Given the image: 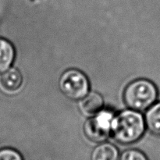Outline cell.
I'll return each mask as SVG.
<instances>
[{
    "label": "cell",
    "mask_w": 160,
    "mask_h": 160,
    "mask_svg": "<svg viewBox=\"0 0 160 160\" xmlns=\"http://www.w3.org/2000/svg\"><path fill=\"white\" fill-rule=\"evenodd\" d=\"M146 128L142 114L134 109H126L114 116L111 124V134L122 145L138 142L143 136Z\"/></svg>",
    "instance_id": "obj_1"
},
{
    "label": "cell",
    "mask_w": 160,
    "mask_h": 160,
    "mask_svg": "<svg viewBox=\"0 0 160 160\" xmlns=\"http://www.w3.org/2000/svg\"><path fill=\"white\" fill-rule=\"evenodd\" d=\"M158 98V90L152 81L138 79L128 85L123 93L125 104L129 109L142 112L152 106Z\"/></svg>",
    "instance_id": "obj_2"
},
{
    "label": "cell",
    "mask_w": 160,
    "mask_h": 160,
    "mask_svg": "<svg viewBox=\"0 0 160 160\" xmlns=\"http://www.w3.org/2000/svg\"><path fill=\"white\" fill-rule=\"evenodd\" d=\"M59 88L62 93L72 100H81L89 92L90 84L84 73L76 69L64 72L59 79Z\"/></svg>",
    "instance_id": "obj_3"
},
{
    "label": "cell",
    "mask_w": 160,
    "mask_h": 160,
    "mask_svg": "<svg viewBox=\"0 0 160 160\" xmlns=\"http://www.w3.org/2000/svg\"><path fill=\"white\" fill-rule=\"evenodd\" d=\"M115 114L109 110H102L91 117L84 126L85 135L95 142H105L111 134V124Z\"/></svg>",
    "instance_id": "obj_4"
},
{
    "label": "cell",
    "mask_w": 160,
    "mask_h": 160,
    "mask_svg": "<svg viewBox=\"0 0 160 160\" xmlns=\"http://www.w3.org/2000/svg\"><path fill=\"white\" fill-rule=\"evenodd\" d=\"M104 101L101 95L95 92L88 93L80 100L79 108L83 114L88 117H94L103 110Z\"/></svg>",
    "instance_id": "obj_5"
},
{
    "label": "cell",
    "mask_w": 160,
    "mask_h": 160,
    "mask_svg": "<svg viewBox=\"0 0 160 160\" xmlns=\"http://www.w3.org/2000/svg\"><path fill=\"white\" fill-rule=\"evenodd\" d=\"M23 83V78L18 70L9 68L2 73L0 76V86L5 92L13 93L20 88Z\"/></svg>",
    "instance_id": "obj_6"
},
{
    "label": "cell",
    "mask_w": 160,
    "mask_h": 160,
    "mask_svg": "<svg viewBox=\"0 0 160 160\" xmlns=\"http://www.w3.org/2000/svg\"><path fill=\"white\" fill-rule=\"evenodd\" d=\"M145 120L148 131L154 135L160 137V102H155L147 109Z\"/></svg>",
    "instance_id": "obj_7"
},
{
    "label": "cell",
    "mask_w": 160,
    "mask_h": 160,
    "mask_svg": "<svg viewBox=\"0 0 160 160\" xmlns=\"http://www.w3.org/2000/svg\"><path fill=\"white\" fill-rule=\"evenodd\" d=\"M15 58V50L9 41L0 38V73L10 68Z\"/></svg>",
    "instance_id": "obj_8"
},
{
    "label": "cell",
    "mask_w": 160,
    "mask_h": 160,
    "mask_svg": "<svg viewBox=\"0 0 160 160\" xmlns=\"http://www.w3.org/2000/svg\"><path fill=\"white\" fill-rule=\"evenodd\" d=\"M92 160H119V151L110 143H101L94 148L91 156Z\"/></svg>",
    "instance_id": "obj_9"
},
{
    "label": "cell",
    "mask_w": 160,
    "mask_h": 160,
    "mask_svg": "<svg viewBox=\"0 0 160 160\" xmlns=\"http://www.w3.org/2000/svg\"><path fill=\"white\" fill-rule=\"evenodd\" d=\"M119 160H148V158L139 150L129 149L122 153Z\"/></svg>",
    "instance_id": "obj_10"
},
{
    "label": "cell",
    "mask_w": 160,
    "mask_h": 160,
    "mask_svg": "<svg viewBox=\"0 0 160 160\" xmlns=\"http://www.w3.org/2000/svg\"><path fill=\"white\" fill-rule=\"evenodd\" d=\"M0 160H23L21 155L12 148L0 150Z\"/></svg>",
    "instance_id": "obj_11"
}]
</instances>
